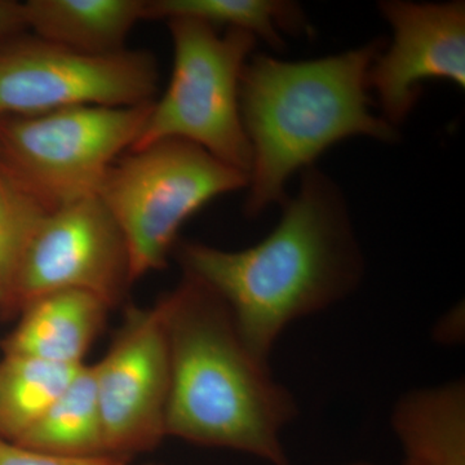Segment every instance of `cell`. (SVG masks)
Segmentation results:
<instances>
[{
	"mask_svg": "<svg viewBox=\"0 0 465 465\" xmlns=\"http://www.w3.org/2000/svg\"><path fill=\"white\" fill-rule=\"evenodd\" d=\"M282 206L273 231L247 249L179 241L173 250L183 273L223 300L265 362L291 324L335 307L365 273L347 202L326 173L304 170L298 194Z\"/></svg>",
	"mask_w": 465,
	"mask_h": 465,
	"instance_id": "1",
	"label": "cell"
},
{
	"mask_svg": "<svg viewBox=\"0 0 465 465\" xmlns=\"http://www.w3.org/2000/svg\"><path fill=\"white\" fill-rule=\"evenodd\" d=\"M170 342L167 437L292 465L283 430L298 401L247 347L223 300L197 278L162 296Z\"/></svg>",
	"mask_w": 465,
	"mask_h": 465,
	"instance_id": "2",
	"label": "cell"
},
{
	"mask_svg": "<svg viewBox=\"0 0 465 465\" xmlns=\"http://www.w3.org/2000/svg\"><path fill=\"white\" fill-rule=\"evenodd\" d=\"M375 41L335 56L309 61L256 54L242 74V124L251 168L244 213L256 217L286 202V185L336 143L366 136L399 139L397 128L376 116L370 100V67L382 50Z\"/></svg>",
	"mask_w": 465,
	"mask_h": 465,
	"instance_id": "3",
	"label": "cell"
},
{
	"mask_svg": "<svg viewBox=\"0 0 465 465\" xmlns=\"http://www.w3.org/2000/svg\"><path fill=\"white\" fill-rule=\"evenodd\" d=\"M247 186L249 174L183 140L124 153L97 197L124 235L133 284L167 265L179 232L194 213Z\"/></svg>",
	"mask_w": 465,
	"mask_h": 465,
	"instance_id": "4",
	"label": "cell"
},
{
	"mask_svg": "<svg viewBox=\"0 0 465 465\" xmlns=\"http://www.w3.org/2000/svg\"><path fill=\"white\" fill-rule=\"evenodd\" d=\"M167 25L173 75L131 150L183 140L249 174L251 149L242 124L240 87L256 36L237 29L220 34L191 18H173Z\"/></svg>",
	"mask_w": 465,
	"mask_h": 465,
	"instance_id": "5",
	"label": "cell"
},
{
	"mask_svg": "<svg viewBox=\"0 0 465 465\" xmlns=\"http://www.w3.org/2000/svg\"><path fill=\"white\" fill-rule=\"evenodd\" d=\"M153 103L0 118V167L47 213L94 197L139 139Z\"/></svg>",
	"mask_w": 465,
	"mask_h": 465,
	"instance_id": "6",
	"label": "cell"
},
{
	"mask_svg": "<svg viewBox=\"0 0 465 465\" xmlns=\"http://www.w3.org/2000/svg\"><path fill=\"white\" fill-rule=\"evenodd\" d=\"M20 34L0 45V118L155 100L159 67L149 52L88 54Z\"/></svg>",
	"mask_w": 465,
	"mask_h": 465,
	"instance_id": "7",
	"label": "cell"
},
{
	"mask_svg": "<svg viewBox=\"0 0 465 465\" xmlns=\"http://www.w3.org/2000/svg\"><path fill=\"white\" fill-rule=\"evenodd\" d=\"M130 286L124 235L94 195L45 213L18 266L5 308L21 312L48 293L84 291L112 309L124 302Z\"/></svg>",
	"mask_w": 465,
	"mask_h": 465,
	"instance_id": "8",
	"label": "cell"
},
{
	"mask_svg": "<svg viewBox=\"0 0 465 465\" xmlns=\"http://www.w3.org/2000/svg\"><path fill=\"white\" fill-rule=\"evenodd\" d=\"M94 382L108 455L131 459L166 439L171 358L166 308L128 307L105 356L94 363Z\"/></svg>",
	"mask_w": 465,
	"mask_h": 465,
	"instance_id": "9",
	"label": "cell"
},
{
	"mask_svg": "<svg viewBox=\"0 0 465 465\" xmlns=\"http://www.w3.org/2000/svg\"><path fill=\"white\" fill-rule=\"evenodd\" d=\"M393 41L370 67V90L378 96L385 122L397 128L420 99L428 81L465 87L464 2H381Z\"/></svg>",
	"mask_w": 465,
	"mask_h": 465,
	"instance_id": "10",
	"label": "cell"
},
{
	"mask_svg": "<svg viewBox=\"0 0 465 465\" xmlns=\"http://www.w3.org/2000/svg\"><path fill=\"white\" fill-rule=\"evenodd\" d=\"M109 311L103 300L84 291L48 293L21 311L20 323L5 341V354L84 365Z\"/></svg>",
	"mask_w": 465,
	"mask_h": 465,
	"instance_id": "11",
	"label": "cell"
},
{
	"mask_svg": "<svg viewBox=\"0 0 465 465\" xmlns=\"http://www.w3.org/2000/svg\"><path fill=\"white\" fill-rule=\"evenodd\" d=\"M391 427L401 465H465V382L407 391L394 403Z\"/></svg>",
	"mask_w": 465,
	"mask_h": 465,
	"instance_id": "12",
	"label": "cell"
},
{
	"mask_svg": "<svg viewBox=\"0 0 465 465\" xmlns=\"http://www.w3.org/2000/svg\"><path fill=\"white\" fill-rule=\"evenodd\" d=\"M23 5L33 35L88 54L127 50L131 32L146 20V0H29Z\"/></svg>",
	"mask_w": 465,
	"mask_h": 465,
	"instance_id": "13",
	"label": "cell"
},
{
	"mask_svg": "<svg viewBox=\"0 0 465 465\" xmlns=\"http://www.w3.org/2000/svg\"><path fill=\"white\" fill-rule=\"evenodd\" d=\"M16 443L63 457L108 455L94 366L84 363L69 387Z\"/></svg>",
	"mask_w": 465,
	"mask_h": 465,
	"instance_id": "14",
	"label": "cell"
},
{
	"mask_svg": "<svg viewBox=\"0 0 465 465\" xmlns=\"http://www.w3.org/2000/svg\"><path fill=\"white\" fill-rule=\"evenodd\" d=\"M146 20L191 18L213 27L243 30L282 51V33L311 30L298 5L282 0H146Z\"/></svg>",
	"mask_w": 465,
	"mask_h": 465,
	"instance_id": "15",
	"label": "cell"
},
{
	"mask_svg": "<svg viewBox=\"0 0 465 465\" xmlns=\"http://www.w3.org/2000/svg\"><path fill=\"white\" fill-rule=\"evenodd\" d=\"M82 366L5 354L0 363V437L16 442L69 387Z\"/></svg>",
	"mask_w": 465,
	"mask_h": 465,
	"instance_id": "16",
	"label": "cell"
},
{
	"mask_svg": "<svg viewBox=\"0 0 465 465\" xmlns=\"http://www.w3.org/2000/svg\"><path fill=\"white\" fill-rule=\"evenodd\" d=\"M47 211L0 167V304L5 307L18 266Z\"/></svg>",
	"mask_w": 465,
	"mask_h": 465,
	"instance_id": "17",
	"label": "cell"
},
{
	"mask_svg": "<svg viewBox=\"0 0 465 465\" xmlns=\"http://www.w3.org/2000/svg\"><path fill=\"white\" fill-rule=\"evenodd\" d=\"M130 461L114 455L76 458L48 454L0 437V465H130Z\"/></svg>",
	"mask_w": 465,
	"mask_h": 465,
	"instance_id": "18",
	"label": "cell"
},
{
	"mask_svg": "<svg viewBox=\"0 0 465 465\" xmlns=\"http://www.w3.org/2000/svg\"><path fill=\"white\" fill-rule=\"evenodd\" d=\"M25 29L23 3L0 0V36L7 38Z\"/></svg>",
	"mask_w": 465,
	"mask_h": 465,
	"instance_id": "19",
	"label": "cell"
},
{
	"mask_svg": "<svg viewBox=\"0 0 465 465\" xmlns=\"http://www.w3.org/2000/svg\"><path fill=\"white\" fill-rule=\"evenodd\" d=\"M347 465H376V464L370 463V461H353V463H348Z\"/></svg>",
	"mask_w": 465,
	"mask_h": 465,
	"instance_id": "20",
	"label": "cell"
},
{
	"mask_svg": "<svg viewBox=\"0 0 465 465\" xmlns=\"http://www.w3.org/2000/svg\"><path fill=\"white\" fill-rule=\"evenodd\" d=\"M145 465H157V464H145Z\"/></svg>",
	"mask_w": 465,
	"mask_h": 465,
	"instance_id": "21",
	"label": "cell"
}]
</instances>
